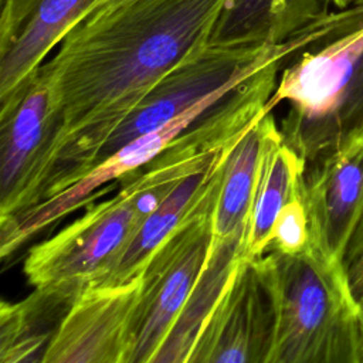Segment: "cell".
<instances>
[{"label": "cell", "instance_id": "cell-16", "mask_svg": "<svg viewBox=\"0 0 363 363\" xmlns=\"http://www.w3.org/2000/svg\"><path fill=\"white\" fill-rule=\"evenodd\" d=\"M311 240V220L301 182L298 191L282 207L274 223L267 251H277L288 255L299 254L308 248Z\"/></svg>", "mask_w": 363, "mask_h": 363}, {"label": "cell", "instance_id": "cell-6", "mask_svg": "<svg viewBox=\"0 0 363 363\" xmlns=\"http://www.w3.org/2000/svg\"><path fill=\"white\" fill-rule=\"evenodd\" d=\"M275 332L267 269L259 258H242L207 316L189 363H271Z\"/></svg>", "mask_w": 363, "mask_h": 363}, {"label": "cell", "instance_id": "cell-20", "mask_svg": "<svg viewBox=\"0 0 363 363\" xmlns=\"http://www.w3.org/2000/svg\"><path fill=\"white\" fill-rule=\"evenodd\" d=\"M353 4H356V6H363V0H353ZM352 4V6H353Z\"/></svg>", "mask_w": 363, "mask_h": 363}, {"label": "cell", "instance_id": "cell-10", "mask_svg": "<svg viewBox=\"0 0 363 363\" xmlns=\"http://www.w3.org/2000/svg\"><path fill=\"white\" fill-rule=\"evenodd\" d=\"M52 136V94L40 69L18 101L0 112V217L9 214Z\"/></svg>", "mask_w": 363, "mask_h": 363}, {"label": "cell", "instance_id": "cell-7", "mask_svg": "<svg viewBox=\"0 0 363 363\" xmlns=\"http://www.w3.org/2000/svg\"><path fill=\"white\" fill-rule=\"evenodd\" d=\"M142 272L121 284L88 285L60 323L43 363H128Z\"/></svg>", "mask_w": 363, "mask_h": 363}, {"label": "cell", "instance_id": "cell-8", "mask_svg": "<svg viewBox=\"0 0 363 363\" xmlns=\"http://www.w3.org/2000/svg\"><path fill=\"white\" fill-rule=\"evenodd\" d=\"M106 0H0V112L21 96L64 37Z\"/></svg>", "mask_w": 363, "mask_h": 363}, {"label": "cell", "instance_id": "cell-18", "mask_svg": "<svg viewBox=\"0 0 363 363\" xmlns=\"http://www.w3.org/2000/svg\"><path fill=\"white\" fill-rule=\"evenodd\" d=\"M328 1H332L339 10L342 9H347L353 4V0H328Z\"/></svg>", "mask_w": 363, "mask_h": 363}, {"label": "cell", "instance_id": "cell-14", "mask_svg": "<svg viewBox=\"0 0 363 363\" xmlns=\"http://www.w3.org/2000/svg\"><path fill=\"white\" fill-rule=\"evenodd\" d=\"M81 292L64 286H35L18 302L0 303V362L43 363L48 346Z\"/></svg>", "mask_w": 363, "mask_h": 363}, {"label": "cell", "instance_id": "cell-1", "mask_svg": "<svg viewBox=\"0 0 363 363\" xmlns=\"http://www.w3.org/2000/svg\"><path fill=\"white\" fill-rule=\"evenodd\" d=\"M224 0H121L75 26L40 65L52 94V136L13 217L77 183L146 94L208 44Z\"/></svg>", "mask_w": 363, "mask_h": 363}, {"label": "cell", "instance_id": "cell-11", "mask_svg": "<svg viewBox=\"0 0 363 363\" xmlns=\"http://www.w3.org/2000/svg\"><path fill=\"white\" fill-rule=\"evenodd\" d=\"M282 138L272 111L262 113L230 150L213 213V240H245L262 162L269 146Z\"/></svg>", "mask_w": 363, "mask_h": 363}, {"label": "cell", "instance_id": "cell-3", "mask_svg": "<svg viewBox=\"0 0 363 363\" xmlns=\"http://www.w3.org/2000/svg\"><path fill=\"white\" fill-rule=\"evenodd\" d=\"M259 259L277 309L271 363H363V306L346 262L313 238L299 254Z\"/></svg>", "mask_w": 363, "mask_h": 363}, {"label": "cell", "instance_id": "cell-19", "mask_svg": "<svg viewBox=\"0 0 363 363\" xmlns=\"http://www.w3.org/2000/svg\"><path fill=\"white\" fill-rule=\"evenodd\" d=\"M118 1H121V0H106L101 7H108V6H112V4L118 3ZM101 7H98V9H101ZM98 9H96V10H98Z\"/></svg>", "mask_w": 363, "mask_h": 363}, {"label": "cell", "instance_id": "cell-21", "mask_svg": "<svg viewBox=\"0 0 363 363\" xmlns=\"http://www.w3.org/2000/svg\"><path fill=\"white\" fill-rule=\"evenodd\" d=\"M360 302H362V306H363V298H362V299H360Z\"/></svg>", "mask_w": 363, "mask_h": 363}, {"label": "cell", "instance_id": "cell-12", "mask_svg": "<svg viewBox=\"0 0 363 363\" xmlns=\"http://www.w3.org/2000/svg\"><path fill=\"white\" fill-rule=\"evenodd\" d=\"M233 146L217 155L206 166L186 176L162 200V203L143 220L112 271L98 284L126 282L143 271L146 262L160 244L218 186L227 156Z\"/></svg>", "mask_w": 363, "mask_h": 363}, {"label": "cell", "instance_id": "cell-2", "mask_svg": "<svg viewBox=\"0 0 363 363\" xmlns=\"http://www.w3.org/2000/svg\"><path fill=\"white\" fill-rule=\"evenodd\" d=\"M282 102V139L306 164L363 139V6L282 67L267 108Z\"/></svg>", "mask_w": 363, "mask_h": 363}, {"label": "cell", "instance_id": "cell-15", "mask_svg": "<svg viewBox=\"0 0 363 363\" xmlns=\"http://www.w3.org/2000/svg\"><path fill=\"white\" fill-rule=\"evenodd\" d=\"M306 162L282 138L265 153L241 255L255 259L265 254L274 223L282 207L298 191Z\"/></svg>", "mask_w": 363, "mask_h": 363}, {"label": "cell", "instance_id": "cell-9", "mask_svg": "<svg viewBox=\"0 0 363 363\" xmlns=\"http://www.w3.org/2000/svg\"><path fill=\"white\" fill-rule=\"evenodd\" d=\"M302 191L312 238L346 262L363 217V139L306 164Z\"/></svg>", "mask_w": 363, "mask_h": 363}, {"label": "cell", "instance_id": "cell-17", "mask_svg": "<svg viewBox=\"0 0 363 363\" xmlns=\"http://www.w3.org/2000/svg\"><path fill=\"white\" fill-rule=\"evenodd\" d=\"M346 265L353 291L359 299L363 298V217L349 245Z\"/></svg>", "mask_w": 363, "mask_h": 363}, {"label": "cell", "instance_id": "cell-5", "mask_svg": "<svg viewBox=\"0 0 363 363\" xmlns=\"http://www.w3.org/2000/svg\"><path fill=\"white\" fill-rule=\"evenodd\" d=\"M220 183L146 262L128 363H152L189 302L213 244Z\"/></svg>", "mask_w": 363, "mask_h": 363}, {"label": "cell", "instance_id": "cell-4", "mask_svg": "<svg viewBox=\"0 0 363 363\" xmlns=\"http://www.w3.org/2000/svg\"><path fill=\"white\" fill-rule=\"evenodd\" d=\"M119 190L52 237L27 252L23 271L35 286H64L82 292L101 282L115 267L147 217L132 174L118 182Z\"/></svg>", "mask_w": 363, "mask_h": 363}, {"label": "cell", "instance_id": "cell-13", "mask_svg": "<svg viewBox=\"0 0 363 363\" xmlns=\"http://www.w3.org/2000/svg\"><path fill=\"white\" fill-rule=\"evenodd\" d=\"M328 0H224L208 44L284 43L329 11Z\"/></svg>", "mask_w": 363, "mask_h": 363}]
</instances>
